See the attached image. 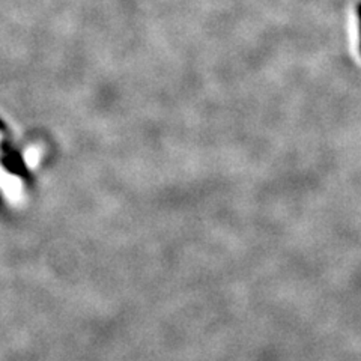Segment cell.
Wrapping results in <instances>:
<instances>
[{
    "label": "cell",
    "mask_w": 361,
    "mask_h": 361,
    "mask_svg": "<svg viewBox=\"0 0 361 361\" xmlns=\"http://www.w3.org/2000/svg\"><path fill=\"white\" fill-rule=\"evenodd\" d=\"M357 16H358V25H360V51H361V4L357 8Z\"/></svg>",
    "instance_id": "1"
}]
</instances>
